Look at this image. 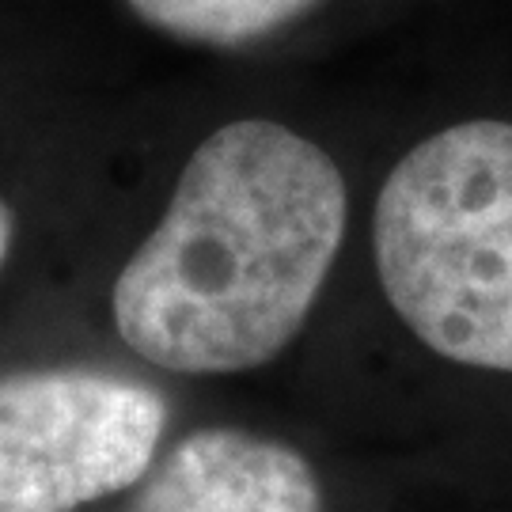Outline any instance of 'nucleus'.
Returning <instances> with one entry per match:
<instances>
[{
  "mask_svg": "<svg viewBox=\"0 0 512 512\" xmlns=\"http://www.w3.org/2000/svg\"><path fill=\"white\" fill-rule=\"evenodd\" d=\"M133 16L183 42L243 46L281 31L319 0H126Z\"/></svg>",
  "mask_w": 512,
  "mask_h": 512,
  "instance_id": "5",
  "label": "nucleus"
},
{
  "mask_svg": "<svg viewBox=\"0 0 512 512\" xmlns=\"http://www.w3.org/2000/svg\"><path fill=\"white\" fill-rule=\"evenodd\" d=\"M126 512H323V486L281 440L198 429L148 467Z\"/></svg>",
  "mask_w": 512,
  "mask_h": 512,
  "instance_id": "4",
  "label": "nucleus"
},
{
  "mask_svg": "<svg viewBox=\"0 0 512 512\" xmlns=\"http://www.w3.org/2000/svg\"><path fill=\"white\" fill-rule=\"evenodd\" d=\"M167 399L88 365L0 376V512H76L156 463Z\"/></svg>",
  "mask_w": 512,
  "mask_h": 512,
  "instance_id": "3",
  "label": "nucleus"
},
{
  "mask_svg": "<svg viewBox=\"0 0 512 512\" xmlns=\"http://www.w3.org/2000/svg\"><path fill=\"white\" fill-rule=\"evenodd\" d=\"M12 239H16V217H12V209H8L4 198H0V270H4V262H8Z\"/></svg>",
  "mask_w": 512,
  "mask_h": 512,
  "instance_id": "6",
  "label": "nucleus"
},
{
  "mask_svg": "<svg viewBox=\"0 0 512 512\" xmlns=\"http://www.w3.org/2000/svg\"><path fill=\"white\" fill-rule=\"evenodd\" d=\"M376 274L425 346L512 376V122L425 137L376 198Z\"/></svg>",
  "mask_w": 512,
  "mask_h": 512,
  "instance_id": "2",
  "label": "nucleus"
},
{
  "mask_svg": "<svg viewBox=\"0 0 512 512\" xmlns=\"http://www.w3.org/2000/svg\"><path fill=\"white\" fill-rule=\"evenodd\" d=\"M346 213L342 171L304 133L266 118L220 126L114 281V327L164 372L266 365L308 323Z\"/></svg>",
  "mask_w": 512,
  "mask_h": 512,
  "instance_id": "1",
  "label": "nucleus"
}]
</instances>
